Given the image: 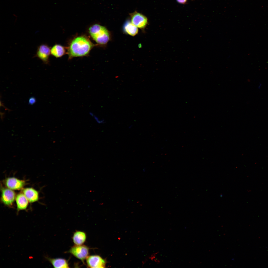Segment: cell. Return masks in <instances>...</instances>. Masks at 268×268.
<instances>
[{
    "mask_svg": "<svg viewBox=\"0 0 268 268\" xmlns=\"http://www.w3.org/2000/svg\"><path fill=\"white\" fill-rule=\"evenodd\" d=\"M36 102L35 98L33 97H30L29 99L28 103L30 105H33Z\"/></svg>",
    "mask_w": 268,
    "mask_h": 268,
    "instance_id": "15",
    "label": "cell"
},
{
    "mask_svg": "<svg viewBox=\"0 0 268 268\" xmlns=\"http://www.w3.org/2000/svg\"><path fill=\"white\" fill-rule=\"evenodd\" d=\"M96 45L85 35L76 36L70 40L67 47L68 60L88 56Z\"/></svg>",
    "mask_w": 268,
    "mask_h": 268,
    "instance_id": "1",
    "label": "cell"
},
{
    "mask_svg": "<svg viewBox=\"0 0 268 268\" xmlns=\"http://www.w3.org/2000/svg\"><path fill=\"white\" fill-rule=\"evenodd\" d=\"M86 266L89 268H104L106 261L105 260L98 255H90L86 259Z\"/></svg>",
    "mask_w": 268,
    "mask_h": 268,
    "instance_id": "5",
    "label": "cell"
},
{
    "mask_svg": "<svg viewBox=\"0 0 268 268\" xmlns=\"http://www.w3.org/2000/svg\"><path fill=\"white\" fill-rule=\"evenodd\" d=\"M16 200L18 212L27 208L29 201L23 193L18 194L16 196Z\"/></svg>",
    "mask_w": 268,
    "mask_h": 268,
    "instance_id": "12",
    "label": "cell"
},
{
    "mask_svg": "<svg viewBox=\"0 0 268 268\" xmlns=\"http://www.w3.org/2000/svg\"><path fill=\"white\" fill-rule=\"evenodd\" d=\"M132 22L137 28L143 29L146 26L148 22L147 17L136 11L130 14Z\"/></svg>",
    "mask_w": 268,
    "mask_h": 268,
    "instance_id": "7",
    "label": "cell"
},
{
    "mask_svg": "<svg viewBox=\"0 0 268 268\" xmlns=\"http://www.w3.org/2000/svg\"><path fill=\"white\" fill-rule=\"evenodd\" d=\"M72 239L75 245L83 244L86 240V234L82 231H76L73 233Z\"/></svg>",
    "mask_w": 268,
    "mask_h": 268,
    "instance_id": "13",
    "label": "cell"
},
{
    "mask_svg": "<svg viewBox=\"0 0 268 268\" xmlns=\"http://www.w3.org/2000/svg\"><path fill=\"white\" fill-rule=\"evenodd\" d=\"M88 32L92 39L98 44L105 45L109 40V32L105 27L99 24L91 25L89 28Z\"/></svg>",
    "mask_w": 268,
    "mask_h": 268,
    "instance_id": "2",
    "label": "cell"
},
{
    "mask_svg": "<svg viewBox=\"0 0 268 268\" xmlns=\"http://www.w3.org/2000/svg\"><path fill=\"white\" fill-rule=\"evenodd\" d=\"M50 49L51 48L48 44H41L38 46L34 57H37L41 60L44 64L49 65Z\"/></svg>",
    "mask_w": 268,
    "mask_h": 268,
    "instance_id": "4",
    "label": "cell"
},
{
    "mask_svg": "<svg viewBox=\"0 0 268 268\" xmlns=\"http://www.w3.org/2000/svg\"><path fill=\"white\" fill-rule=\"evenodd\" d=\"M23 193L30 202H33L38 200V192L32 188H25L23 190Z\"/></svg>",
    "mask_w": 268,
    "mask_h": 268,
    "instance_id": "11",
    "label": "cell"
},
{
    "mask_svg": "<svg viewBox=\"0 0 268 268\" xmlns=\"http://www.w3.org/2000/svg\"><path fill=\"white\" fill-rule=\"evenodd\" d=\"M123 30L127 34L132 36L136 35L138 32L137 27L129 20L127 21L124 24Z\"/></svg>",
    "mask_w": 268,
    "mask_h": 268,
    "instance_id": "14",
    "label": "cell"
},
{
    "mask_svg": "<svg viewBox=\"0 0 268 268\" xmlns=\"http://www.w3.org/2000/svg\"><path fill=\"white\" fill-rule=\"evenodd\" d=\"M45 258L54 268H65L70 267L68 261L65 259L61 258H51L48 257H46Z\"/></svg>",
    "mask_w": 268,
    "mask_h": 268,
    "instance_id": "9",
    "label": "cell"
},
{
    "mask_svg": "<svg viewBox=\"0 0 268 268\" xmlns=\"http://www.w3.org/2000/svg\"><path fill=\"white\" fill-rule=\"evenodd\" d=\"M12 190L8 188H3L1 189V201L4 204L8 206L13 205L16 197L15 192Z\"/></svg>",
    "mask_w": 268,
    "mask_h": 268,
    "instance_id": "6",
    "label": "cell"
},
{
    "mask_svg": "<svg viewBox=\"0 0 268 268\" xmlns=\"http://www.w3.org/2000/svg\"><path fill=\"white\" fill-rule=\"evenodd\" d=\"M187 0H176L179 3L182 4L185 3Z\"/></svg>",
    "mask_w": 268,
    "mask_h": 268,
    "instance_id": "16",
    "label": "cell"
},
{
    "mask_svg": "<svg viewBox=\"0 0 268 268\" xmlns=\"http://www.w3.org/2000/svg\"><path fill=\"white\" fill-rule=\"evenodd\" d=\"M25 182L14 177H8L5 179L4 184L6 187L13 190H20L25 184Z\"/></svg>",
    "mask_w": 268,
    "mask_h": 268,
    "instance_id": "8",
    "label": "cell"
},
{
    "mask_svg": "<svg viewBox=\"0 0 268 268\" xmlns=\"http://www.w3.org/2000/svg\"><path fill=\"white\" fill-rule=\"evenodd\" d=\"M89 248L86 245H75L67 252L84 264V261L89 256Z\"/></svg>",
    "mask_w": 268,
    "mask_h": 268,
    "instance_id": "3",
    "label": "cell"
},
{
    "mask_svg": "<svg viewBox=\"0 0 268 268\" xmlns=\"http://www.w3.org/2000/svg\"><path fill=\"white\" fill-rule=\"evenodd\" d=\"M50 52L51 54L53 56L56 58H60L67 54V47L56 44L51 48Z\"/></svg>",
    "mask_w": 268,
    "mask_h": 268,
    "instance_id": "10",
    "label": "cell"
}]
</instances>
